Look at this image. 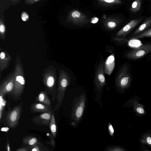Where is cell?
Masks as SVG:
<instances>
[{
  "label": "cell",
  "instance_id": "obj_4",
  "mask_svg": "<svg viewBox=\"0 0 151 151\" xmlns=\"http://www.w3.org/2000/svg\"><path fill=\"white\" fill-rule=\"evenodd\" d=\"M132 81L129 67L125 64L122 66L116 76V85L119 90L123 91L130 86Z\"/></svg>",
  "mask_w": 151,
  "mask_h": 151
},
{
  "label": "cell",
  "instance_id": "obj_34",
  "mask_svg": "<svg viewBox=\"0 0 151 151\" xmlns=\"http://www.w3.org/2000/svg\"><path fill=\"white\" fill-rule=\"evenodd\" d=\"M9 1L13 3H17L21 0H9Z\"/></svg>",
  "mask_w": 151,
  "mask_h": 151
},
{
  "label": "cell",
  "instance_id": "obj_12",
  "mask_svg": "<svg viewBox=\"0 0 151 151\" xmlns=\"http://www.w3.org/2000/svg\"><path fill=\"white\" fill-rule=\"evenodd\" d=\"M124 106L132 108V111L138 116H143L146 114L144 106L139 103L138 100L134 97L128 100L125 103Z\"/></svg>",
  "mask_w": 151,
  "mask_h": 151
},
{
  "label": "cell",
  "instance_id": "obj_30",
  "mask_svg": "<svg viewBox=\"0 0 151 151\" xmlns=\"http://www.w3.org/2000/svg\"><path fill=\"white\" fill-rule=\"evenodd\" d=\"M108 129L110 134L111 136H112L114 134V130L112 125L110 123L108 124Z\"/></svg>",
  "mask_w": 151,
  "mask_h": 151
},
{
  "label": "cell",
  "instance_id": "obj_35",
  "mask_svg": "<svg viewBox=\"0 0 151 151\" xmlns=\"http://www.w3.org/2000/svg\"><path fill=\"white\" fill-rule=\"evenodd\" d=\"M150 58H151V56H150Z\"/></svg>",
  "mask_w": 151,
  "mask_h": 151
},
{
  "label": "cell",
  "instance_id": "obj_25",
  "mask_svg": "<svg viewBox=\"0 0 151 151\" xmlns=\"http://www.w3.org/2000/svg\"><path fill=\"white\" fill-rule=\"evenodd\" d=\"M145 37H151V28L133 37V39H138Z\"/></svg>",
  "mask_w": 151,
  "mask_h": 151
},
{
  "label": "cell",
  "instance_id": "obj_10",
  "mask_svg": "<svg viewBox=\"0 0 151 151\" xmlns=\"http://www.w3.org/2000/svg\"><path fill=\"white\" fill-rule=\"evenodd\" d=\"M15 79L14 70L1 84L0 96H4L6 94L11 93L13 89Z\"/></svg>",
  "mask_w": 151,
  "mask_h": 151
},
{
  "label": "cell",
  "instance_id": "obj_27",
  "mask_svg": "<svg viewBox=\"0 0 151 151\" xmlns=\"http://www.w3.org/2000/svg\"><path fill=\"white\" fill-rule=\"evenodd\" d=\"M29 148L30 151H41L49 150H48L47 148L44 147L41 143L35 145L31 147H29Z\"/></svg>",
  "mask_w": 151,
  "mask_h": 151
},
{
  "label": "cell",
  "instance_id": "obj_24",
  "mask_svg": "<svg viewBox=\"0 0 151 151\" xmlns=\"http://www.w3.org/2000/svg\"><path fill=\"white\" fill-rule=\"evenodd\" d=\"M6 28L5 24L1 19H0V37L4 41L6 39Z\"/></svg>",
  "mask_w": 151,
  "mask_h": 151
},
{
  "label": "cell",
  "instance_id": "obj_33",
  "mask_svg": "<svg viewBox=\"0 0 151 151\" xmlns=\"http://www.w3.org/2000/svg\"><path fill=\"white\" fill-rule=\"evenodd\" d=\"M99 19L96 17H94L91 19V22L93 24L96 23L99 21Z\"/></svg>",
  "mask_w": 151,
  "mask_h": 151
},
{
  "label": "cell",
  "instance_id": "obj_11",
  "mask_svg": "<svg viewBox=\"0 0 151 151\" xmlns=\"http://www.w3.org/2000/svg\"><path fill=\"white\" fill-rule=\"evenodd\" d=\"M143 19V17H141L131 20L117 32L116 37L126 38V36Z\"/></svg>",
  "mask_w": 151,
  "mask_h": 151
},
{
  "label": "cell",
  "instance_id": "obj_13",
  "mask_svg": "<svg viewBox=\"0 0 151 151\" xmlns=\"http://www.w3.org/2000/svg\"><path fill=\"white\" fill-rule=\"evenodd\" d=\"M52 111L42 113L32 117V122L39 126H47L49 125L51 119Z\"/></svg>",
  "mask_w": 151,
  "mask_h": 151
},
{
  "label": "cell",
  "instance_id": "obj_21",
  "mask_svg": "<svg viewBox=\"0 0 151 151\" xmlns=\"http://www.w3.org/2000/svg\"><path fill=\"white\" fill-rule=\"evenodd\" d=\"M49 129L52 135L53 138H55L56 136L57 131V126L55 117L54 111H52L51 121L49 125Z\"/></svg>",
  "mask_w": 151,
  "mask_h": 151
},
{
  "label": "cell",
  "instance_id": "obj_20",
  "mask_svg": "<svg viewBox=\"0 0 151 151\" xmlns=\"http://www.w3.org/2000/svg\"><path fill=\"white\" fill-rule=\"evenodd\" d=\"M120 22V21L117 19H107L104 22V24L107 29L113 30L115 29Z\"/></svg>",
  "mask_w": 151,
  "mask_h": 151
},
{
  "label": "cell",
  "instance_id": "obj_28",
  "mask_svg": "<svg viewBox=\"0 0 151 151\" xmlns=\"http://www.w3.org/2000/svg\"><path fill=\"white\" fill-rule=\"evenodd\" d=\"M107 150L109 151H125L126 150L121 147L114 146L109 147Z\"/></svg>",
  "mask_w": 151,
  "mask_h": 151
},
{
  "label": "cell",
  "instance_id": "obj_18",
  "mask_svg": "<svg viewBox=\"0 0 151 151\" xmlns=\"http://www.w3.org/2000/svg\"><path fill=\"white\" fill-rule=\"evenodd\" d=\"M36 101L39 103L44 104L51 106L50 101L48 98L46 92L44 91H40L36 97Z\"/></svg>",
  "mask_w": 151,
  "mask_h": 151
},
{
  "label": "cell",
  "instance_id": "obj_8",
  "mask_svg": "<svg viewBox=\"0 0 151 151\" xmlns=\"http://www.w3.org/2000/svg\"><path fill=\"white\" fill-rule=\"evenodd\" d=\"M151 52V43H147L130 50L126 55L127 58L132 60L141 58Z\"/></svg>",
  "mask_w": 151,
  "mask_h": 151
},
{
  "label": "cell",
  "instance_id": "obj_29",
  "mask_svg": "<svg viewBox=\"0 0 151 151\" xmlns=\"http://www.w3.org/2000/svg\"><path fill=\"white\" fill-rule=\"evenodd\" d=\"M114 40L115 41L118 42L119 44L124 43L127 42L128 39L126 38H122L116 37L114 38Z\"/></svg>",
  "mask_w": 151,
  "mask_h": 151
},
{
  "label": "cell",
  "instance_id": "obj_14",
  "mask_svg": "<svg viewBox=\"0 0 151 151\" xmlns=\"http://www.w3.org/2000/svg\"><path fill=\"white\" fill-rule=\"evenodd\" d=\"M0 77L3 72L9 66L12 58L9 53L0 47Z\"/></svg>",
  "mask_w": 151,
  "mask_h": 151
},
{
  "label": "cell",
  "instance_id": "obj_2",
  "mask_svg": "<svg viewBox=\"0 0 151 151\" xmlns=\"http://www.w3.org/2000/svg\"><path fill=\"white\" fill-rule=\"evenodd\" d=\"M14 70V84L11 94L12 99L17 101L21 98L24 88L25 80L23 68L21 63L16 62Z\"/></svg>",
  "mask_w": 151,
  "mask_h": 151
},
{
  "label": "cell",
  "instance_id": "obj_5",
  "mask_svg": "<svg viewBox=\"0 0 151 151\" xmlns=\"http://www.w3.org/2000/svg\"><path fill=\"white\" fill-rule=\"evenodd\" d=\"M104 63L102 58L99 60L95 75L94 81L95 89L99 93L102 92L104 87L106 84Z\"/></svg>",
  "mask_w": 151,
  "mask_h": 151
},
{
  "label": "cell",
  "instance_id": "obj_17",
  "mask_svg": "<svg viewBox=\"0 0 151 151\" xmlns=\"http://www.w3.org/2000/svg\"><path fill=\"white\" fill-rule=\"evenodd\" d=\"M151 26V17L147 18L144 22L137 28L131 35L133 37L145 31Z\"/></svg>",
  "mask_w": 151,
  "mask_h": 151
},
{
  "label": "cell",
  "instance_id": "obj_32",
  "mask_svg": "<svg viewBox=\"0 0 151 151\" xmlns=\"http://www.w3.org/2000/svg\"><path fill=\"white\" fill-rule=\"evenodd\" d=\"M17 151H30L29 148V147H21L18 148L17 150Z\"/></svg>",
  "mask_w": 151,
  "mask_h": 151
},
{
  "label": "cell",
  "instance_id": "obj_23",
  "mask_svg": "<svg viewBox=\"0 0 151 151\" xmlns=\"http://www.w3.org/2000/svg\"><path fill=\"white\" fill-rule=\"evenodd\" d=\"M141 4L142 0H135L132 4L131 11L134 13L137 12L141 7Z\"/></svg>",
  "mask_w": 151,
  "mask_h": 151
},
{
  "label": "cell",
  "instance_id": "obj_16",
  "mask_svg": "<svg viewBox=\"0 0 151 151\" xmlns=\"http://www.w3.org/2000/svg\"><path fill=\"white\" fill-rule=\"evenodd\" d=\"M115 66V58L114 54H111L106 59L104 63L105 73L110 75L112 73Z\"/></svg>",
  "mask_w": 151,
  "mask_h": 151
},
{
  "label": "cell",
  "instance_id": "obj_19",
  "mask_svg": "<svg viewBox=\"0 0 151 151\" xmlns=\"http://www.w3.org/2000/svg\"><path fill=\"white\" fill-rule=\"evenodd\" d=\"M22 139L23 144L27 145L29 147L41 143L36 137L32 136L27 135Z\"/></svg>",
  "mask_w": 151,
  "mask_h": 151
},
{
  "label": "cell",
  "instance_id": "obj_22",
  "mask_svg": "<svg viewBox=\"0 0 151 151\" xmlns=\"http://www.w3.org/2000/svg\"><path fill=\"white\" fill-rule=\"evenodd\" d=\"M139 142L142 144L151 147V134L149 133L145 134L142 136Z\"/></svg>",
  "mask_w": 151,
  "mask_h": 151
},
{
  "label": "cell",
  "instance_id": "obj_3",
  "mask_svg": "<svg viewBox=\"0 0 151 151\" xmlns=\"http://www.w3.org/2000/svg\"><path fill=\"white\" fill-rule=\"evenodd\" d=\"M58 74L56 98L57 102L52 110L54 112L57 111L62 104L65 91L70 81L68 74L64 70H60Z\"/></svg>",
  "mask_w": 151,
  "mask_h": 151
},
{
  "label": "cell",
  "instance_id": "obj_9",
  "mask_svg": "<svg viewBox=\"0 0 151 151\" xmlns=\"http://www.w3.org/2000/svg\"><path fill=\"white\" fill-rule=\"evenodd\" d=\"M68 22L77 25H81L88 22L87 17L81 12L73 10L70 12L66 20Z\"/></svg>",
  "mask_w": 151,
  "mask_h": 151
},
{
  "label": "cell",
  "instance_id": "obj_15",
  "mask_svg": "<svg viewBox=\"0 0 151 151\" xmlns=\"http://www.w3.org/2000/svg\"><path fill=\"white\" fill-rule=\"evenodd\" d=\"M30 110L32 113H42L52 111L51 106H47L39 103L32 104L30 106Z\"/></svg>",
  "mask_w": 151,
  "mask_h": 151
},
{
  "label": "cell",
  "instance_id": "obj_6",
  "mask_svg": "<svg viewBox=\"0 0 151 151\" xmlns=\"http://www.w3.org/2000/svg\"><path fill=\"white\" fill-rule=\"evenodd\" d=\"M86 101V95L83 93L77 98L73 106L71 117L74 121L78 123L81 119L83 113Z\"/></svg>",
  "mask_w": 151,
  "mask_h": 151
},
{
  "label": "cell",
  "instance_id": "obj_26",
  "mask_svg": "<svg viewBox=\"0 0 151 151\" xmlns=\"http://www.w3.org/2000/svg\"><path fill=\"white\" fill-rule=\"evenodd\" d=\"M99 2L104 5H108L116 4H119L122 3L120 0H97Z\"/></svg>",
  "mask_w": 151,
  "mask_h": 151
},
{
  "label": "cell",
  "instance_id": "obj_1",
  "mask_svg": "<svg viewBox=\"0 0 151 151\" xmlns=\"http://www.w3.org/2000/svg\"><path fill=\"white\" fill-rule=\"evenodd\" d=\"M43 83L46 91L51 96V99L55 102L56 98L57 88V76L55 67L50 65L44 70L42 74Z\"/></svg>",
  "mask_w": 151,
  "mask_h": 151
},
{
  "label": "cell",
  "instance_id": "obj_31",
  "mask_svg": "<svg viewBox=\"0 0 151 151\" xmlns=\"http://www.w3.org/2000/svg\"><path fill=\"white\" fill-rule=\"evenodd\" d=\"M41 0H25L24 3L26 4L31 5Z\"/></svg>",
  "mask_w": 151,
  "mask_h": 151
},
{
  "label": "cell",
  "instance_id": "obj_7",
  "mask_svg": "<svg viewBox=\"0 0 151 151\" xmlns=\"http://www.w3.org/2000/svg\"><path fill=\"white\" fill-rule=\"evenodd\" d=\"M22 106L21 102L19 105L16 106L7 114L6 118V122L11 128H14L18 125L22 111Z\"/></svg>",
  "mask_w": 151,
  "mask_h": 151
}]
</instances>
